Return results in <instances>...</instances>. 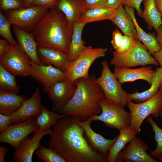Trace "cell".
I'll list each match as a JSON object with an SVG mask.
<instances>
[{
	"instance_id": "6da1fadb",
	"label": "cell",
	"mask_w": 162,
	"mask_h": 162,
	"mask_svg": "<svg viewBox=\"0 0 162 162\" xmlns=\"http://www.w3.org/2000/svg\"><path fill=\"white\" fill-rule=\"evenodd\" d=\"M76 117L67 116L53 126L49 148L66 162H106L90 145Z\"/></svg>"
},
{
	"instance_id": "ffe728a7",
	"label": "cell",
	"mask_w": 162,
	"mask_h": 162,
	"mask_svg": "<svg viewBox=\"0 0 162 162\" xmlns=\"http://www.w3.org/2000/svg\"><path fill=\"white\" fill-rule=\"evenodd\" d=\"M113 73L121 84L142 80L151 85L155 75V71L153 70L151 67L136 69L115 68Z\"/></svg>"
},
{
	"instance_id": "d590c367",
	"label": "cell",
	"mask_w": 162,
	"mask_h": 162,
	"mask_svg": "<svg viewBox=\"0 0 162 162\" xmlns=\"http://www.w3.org/2000/svg\"><path fill=\"white\" fill-rule=\"evenodd\" d=\"M138 40L124 34L123 35L118 50L115 51L120 53L126 52L135 46Z\"/></svg>"
},
{
	"instance_id": "f35d334b",
	"label": "cell",
	"mask_w": 162,
	"mask_h": 162,
	"mask_svg": "<svg viewBox=\"0 0 162 162\" xmlns=\"http://www.w3.org/2000/svg\"><path fill=\"white\" fill-rule=\"evenodd\" d=\"M143 0H125L123 5L124 6L132 7L136 10L138 16L142 17V11L140 5Z\"/></svg>"
},
{
	"instance_id": "9c48e42d",
	"label": "cell",
	"mask_w": 162,
	"mask_h": 162,
	"mask_svg": "<svg viewBox=\"0 0 162 162\" xmlns=\"http://www.w3.org/2000/svg\"><path fill=\"white\" fill-rule=\"evenodd\" d=\"M49 9L30 6L6 12V17L11 25L28 32H33L45 16Z\"/></svg>"
},
{
	"instance_id": "d6a6232c",
	"label": "cell",
	"mask_w": 162,
	"mask_h": 162,
	"mask_svg": "<svg viewBox=\"0 0 162 162\" xmlns=\"http://www.w3.org/2000/svg\"><path fill=\"white\" fill-rule=\"evenodd\" d=\"M35 153L38 158L45 162H66L52 149L43 146H40Z\"/></svg>"
},
{
	"instance_id": "5bb4252c",
	"label": "cell",
	"mask_w": 162,
	"mask_h": 162,
	"mask_svg": "<svg viewBox=\"0 0 162 162\" xmlns=\"http://www.w3.org/2000/svg\"><path fill=\"white\" fill-rule=\"evenodd\" d=\"M76 89L75 83L73 84L67 80H63L44 89L52 102V111L57 112L64 106L73 96Z\"/></svg>"
},
{
	"instance_id": "ab89813d",
	"label": "cell",
	"mask_w": 162,
	"mask_h": 162,
	"mask_svg": "<svg viewBox=\"0 0 162 162\" xmlns=\"http://www.w3.org/2000/svg\"><path fill=\"white\" fill-rule=\"evenodd\" d=\"M123 35L117 28L115 29L113 32L111 43L115 51L118 50Z\"/></svg>"
},
{
	"instance_id": "44dd1931",
	"label": "cell",
	"mask_w": 162,
	"mask_h": 162,
	"mask_svg": "<svg viewBox=\"0 0 162 162\" xmlns=\"http://www.w3.org/2000/svg\"><path fill=\"white\" fill-rule=\"evenodd\" d=\"M55 8L64 14L73 27L78 22L82 12L86 9L84 0H58Z\"/></svg>"
},
{
	"instance_id": "7c38bea8",
	"label": "cell",
	"mask_w": 162,
	"mask_h": 162,
	"mask_svg": "<svg viewBox=\"0 0 162 162\" xmlns=\"http://www.w3.org/2000/svg\"><path fill=\"white\" fill-rule=\"evenodd\" d=\"M146 143L136 136L125 146L118 155L116 162H158L146 152Z\"/></svg>"
},
{
	"instance_id": "f1b7e54d",
	"label": "cell",
	"mask_w": 162,
	"mask_h": 162,
	"mask_svg": "<svg viewBox=\"0 0 162 162\" xmlns=\"http://www.w3.org/2000/svg\"><path fill=\"white\" fill-rule=\"evenodd\" d=\"M144 10L142 17L148 25V29L153 28L157 32L159 27L162 25L161 17L155 6L154 0H143Z\"/></svg>"
},
{
	"instance_id": "d4e9b609",
	"label": "cell",
	"mask_w": 162,
	"mask_h": 162,
	"mask_svg": "<svg viewBox=\"0 0 162 162\" xmlns=\"http://www.w3.org/2000/svg\"><path fill=\"white\" fill-rule=\"evenodd\" d=\"M119 131V134L109 150L106 162H116L118 155L126 145L130 142L138 134L135 130L130 127L121 129Z\"/></svg>"
},
{
	"instance_id": "7402d4cb",
	"label": "cell",
	"mask_w": 162,
	"mask_h": 162,
	"mask_svg": "<svg viewBox=\"0 0 162 162\" xmlns=\"http://www.w3.org/2000/svg\"><path fill=\"white\" fill-rule=\"evenodd\" d=\"M124 8L131 17L133 22L138 40L143 43L150 54L153 55L160 49L155 33H146L142 29L136 19L134 8L124 6Z\"/></svg>"
},
{
	"instance_id": "ee69618b",
	"label": "cell",
	"mask_w": 162,
	"mask_h": 162,
	"mask_svg": "<svg viewBox=\"0 0 162 162\" xmlns=\"http://www.w3.org/2000/svg\"><path fill=\"white\" fill-rule=\"evenodd\" d=\"M9 150V148H7L3 145L0 146V162H5V157L7 152Z\"/></svg>"
},
{
	"instance_id": "f907efd6",
	"label": "cell",
	"mask_w": 162,
	"mask_h": 162,
	"mask_svg": "<svg viewBox=\"0 0 162 162\" xmlns=\"http://www.w3.org/2000/svg\"><path fill=\"white\" fill-rule=\"evenodd\" d=\"M157 158L160 161H162V154L159 155Z\"/></svg>"
},
{
	"instance_id": "b9f144b4",
	"label": "cell",
	"mask_w": 162,
	"mask_h": 162,
	"mask_svg": "<svg viewBox=\"0 0 162 162\" xmlns=\"http://www.w3.org/2000/svg\"><path fill=\"white\" fill-rule=\"evenodd\" d=\"M11 45L6 39L0 40V56L7 52L11 47Z\"/></svg>"
},
{
	"instance_id": "e575fe53",
	"label": "cell",
	"mask_w": 162,
	"mask_h": 162,
	"mask_svg": "<svg viewBox=\"0 0 162 162\" xmlns=\"http://www.w3.org/2000/svg\"><path fill=\"white\" fill-rule=\"evenodd\" d=\"M23 8L21 0H0V9L6 12Z\"/></svg>"
},
{
	"instance_id": "4fadbf2b",
	"label": "cell",
	"mask_w": 162,
	"mask_h": 162,
	"mask_svg": "<svg viewBox=\"0 0 162 162\" xmlns=\"http://www.w3.org/2000/svg\"><path fill=\"white\" fill-rule=\"evenodd\" d=\"M30 75L42 84L44 89L66 79L65 72L50 65L38 64L31 61Z\"/></svg>"
},
{
	"instance_id": "d6986e66",
	"label": "cell",
	"mask_w": 162,
	"mask_h": 162,
	"mask_svg": "<svg viewBox=\"0 0 162 162\" xmlns=\"http://www.w3.org/2000/svg\"><path fill=\"white\" fill-rule=\"evenodd\" d=\"M37 52L41 62L51 64L63 71L65 72L70 65L68 52L38 45Z\"/></svg>"
},
{
	"instance_id": "7a4b0ae2",
	"label": "cell",
	"mask_w": 162,
	"mask_h": 162,
	"mask_svg": "<svg viewBox=\"0 0 162 162\" xmlns=\"http://www.w3.org/2000/svg\"><path fill=\"white\" fill-rule=\"evenodd\" d=\"M96 77L92 74L76 80L75 92L68 102L57 112L76 117L83 121L94 115L100 114L99 104L104 97L100 87L96 83Z\"/></svg>"
},
{
	"instance_id": "ac0fdd59",
	"label": "cell",
	"mask_w": 162,
	"mask_h": 162,
	"mask_svg": "<svg viewBox=\"0 0 162 162\" xmlns=\"http://www.w3.org/2000/svg\"><path fill=\"white\" fill-rule=\"evenodd\" d=\"M13 31L16 38L17 46L33 62L42 64L38 54V44L33 32H28L14 26Z\"/></svg>"
},
{
	"instance_id": "e0dca14e",
	"label": "cell",
	"mask_w": 162,
	"mask_h": 162,
	"mask_svg": "<svg viewBox=\"0 0 162 162\" xmlns=\"http://www.w3.org/2000/svg\"><path fill=\"white\" fill-rule=\"evenodd\" d=\"M41 99L40 89L37 88L31 96L10 116L12 124L22 122L32 117H38L40 113Z\"/></svg>"
},
{
	"instance_id": "f6af8a7d",
	"label": "cell",
	"mask_w": 162,
	"mask_h": 162,
	"mask_svg": "<svg viewBox=\"0 0 162 162\" xmlns=\"http://www.w3.org/2000/svg\"><path fill=\"white\" fill-rule=\"evenodd\" d=\"M153 55L154 58L157 61L159 65L162 67V49L155 53Z\"/></svg>"
},
{
	"instance_id": "cb8c5ba5",
	"label": "cell",
	"mask_w": 162,
	"mask_h": 162,
	"mask_svg": "<svg viewBox=\"0 0 162 162\" xmlns=\"http://www.w3.org/2000/svg\"><path fill=\"white\" fill-rule=\"evenodd\" d=\"M116 15L112 21L122 32L124 35L138 40L137 32L132 18L123 5L116 9Z\"/></svg>"
},
{
	"instance_id": "c3c4849f",
	"label": "cell",
	"mask_w": 162,
	"mask_h": 162,
	"mask_svg": "<svg viewBox=\"0 0 162 162\" xmlns=\"http://www.w3.org/2000/svg\"><path fill=\"white\" fill-rule=\"evenodd\" d=\"M33 0H21L23 8H26L30 6Z\"/></svg>"
},
{
	"instance_id": "60d3db41",
	"label": "cell",
	"mask_w": 162,
	"mask_h": 162,
	"mask_svg": "<svg viewBox=\"0 0 162 162\" xmlns=\"http://www.w3.org/2000/svg\"><path fill=\"white\" fill-rule=\"evenodd\" d=\"M12 124L10 116L0 113V133L4 131Z\"/></svg>"
},
{
	"instance_id": "1f68e13d",
	"label": "cell",
	"mask_w": 162,
	"mask_h": 162,
	"mask_svg": "<svg viewBox=\"0 0 162 162\" xmlns=\"http://www.w3.org/2000/svg\"><path fill=\"white\" fill-rule=\"evenodd\" d=\"M146 118L152 126L154 133V140L157 144L156 148L153 151H151L149 155L155 159L162 154V129L154 122L151 116H148Z\"/></svg>"
},
{
	"instance_id": "5b68a950",
	"label": "cell",
	"mask_w": 162,
	"mask_h": 162,
	"mask_svg": "<svg viewBox=\"0 0 162 162\" xmlns=\"http://www.w3.org/2000/svg\"><path fill=\"white\" fill-rule=\"evenodd\" d=\"M107 51V48L86 46L65 72L66 80L74 84L79 78L88 77L91 65L97 59L104 56Z\"/></svg>"
},
{
	"instance_id": "8fae6325",
	"label": "cell",
	"mask_w": 162,
	"mask_h": 162,
	"mask_svg": "<svg viewBox=\"0 0 162 162\" xmlns=\"http://www.w3.org/2000/svg\"><path fill=\"white\" fill-rule=\"evenodd\" d=\"M37 117H32L22 122L10 125L0 134V142L8 144L16 149L26 137L39 130Z\"/></svg>"
},
{
	"instance_id": "f546056e",
	"label": "cell",
	"mask_w": 162,
	"mask_h": 162,
	"mask_svg": "<svg viewBox=\"0 0 162 162\" xmlns=\"http://www.w3.org/2000/svg\"><path fill=\"white\" fill-rule=\"evenodd\" d=\"M68 116L65 114L50 111L41 105L40 113L37 118V123L39 129L37 131L50 129L59 120Z\"/></svg>"
},
{
	"instance_id": "bcb514c9",
	"label": "cell",
	"mask_w": 162,
	"mask_h": 162,
	"mask_svg": "<svg viewBox=\"0 0 162 162\" xmlns=\"http://www.w3.org/2000/svg\"><path fill=\"white\" fill-rule=\"evenodd\" d=\"M157 32L156 38L160 49H162V25L159 27Z\"/></svg>"
},
{
	"instance_id": "4dcf8cb0",
	"label": "cell",
	"mask_w": 162,
	"mask_h": 162,
	"mask_svg": "<svg viewBox=\"0 0 162 162\" xmlns=\"http://www.w3.org/2000/svg\"><path fill=\"white\" fill-rule=\"evenodd\" d=\"M15 76L0 65V90L18 94L20 87L17 85Z\"/></svg>"
},
{
	"instance_id": "603a6c76",
	"label": "cell",
	"mask_w": 162,
	"mask_h": 162,
	"mask_svg": "<svg viewBox=\"0 0 162 162\" xmlns=\"http://www.w3.org/2000/svg\"><path fill=\"white\" fill-rule=\"evenodd\" d=\"M27 99L24 96L0 90V112L10 116L21 107Z\"/></svg>"
},
{
	"instance_id": "7bdbcfd3",
	"label": "cell",
	"mask_w": 162,
	"mask_h": 162,
	"mask_svg": "<svg viewBox=\"0 0 162 162\" xmlns=\"http://www.w3.org/2000/svg\"><path fill=\"white\" fill-rule=\"evenodd\" d=\"M124 0H107V6L111 8L116 9L120 5H123Z\"/></svg>"
},
{
	"instance_id": "816d5d0a",
	"label": "cell",
	"mask_w": 162,
	"mask_h": 162,
	"mask_svg": "<svg viewBox=\"0 0 162 162\" xmlns=\"http://www.w3.org/2000/svg\"><path fill=\"white\" fill-rule=\"evenodd\" d=\"M159 90L160 91L162 94V82L160 86Z\"/></svg>"
},
{
	"instance_id": "8d00e7d4",
	"label": "cell",
	"mask_w": 162,
	"mask_h": 162,
	"mask_svg": "<svg viewBox=\"0 0 162 162\" xmlns=\"http://www.w3.org/2000/svg\"><path fill=\"white\" fill-rule=\"evenodd\" d=\"M58 0H33L30 6L41 7L51 10L55 8Z\"/></svg>"
},
{
	"instance_id": "7dc6e473",
	"label": "cell",
	"mask_w": 162,
	"mask_h": 162,
	"mask_svg": "<svg viewBox=\"0 0 162 162\" xmlns=\"http://www.w3.org/2000/svg\"><path fill=\"white\" fill-rule=\"evenodd\" d=\"M154 3L157 10L162 18V0H154Z\"/></svg>"
},
{
	"instance_id": "2e32d148",
	"label": "cell",
	"mask_w": 162,
	"mask_h": 162,
	"mask_svg": "<svg viewBox=\"0 0 162 162\" xmlns=\"http://www.w3.org/2000/svg\"><path fill=\"white\" fill-rule=\"evenodd\" d=\"M92 122L88 118L83 121H79V123L84 130L86 138L91 146L106 159L109 150L116 140L118 135L113 139L105 138L92 129L91 123Z\"/></svg>"
},
{
	"instance_id": "74e56055",
	"label": "cell",
	"mask_w": 162,
	"mask_h": 162,
	"mask_svg": "<svg viewBox=\"0 0 162 162\" xmlns=\"http://www.w3.org/2000/svg\"><path fill=\"white\" fill-rule=\"evenodd\" d=\"M86 9L107 7V0H84Z\"/></svg>"
},
{
	"instance_id": "484cf974",
	"label": "cell",
	"mask_w": 162,
	"mask_h": 162,
	"mask_svg": "<svg viewBox=\"0 0 162 162\" xmlns=\"http://www.w3.org/2000/svg\"><path fill=\"white\" fill-rule=\"evenodd\" d=\"M162 82V67L157 68L150 88L141 92L137 90L133 93H127L128 100L137 103L147 100L155 96L158 92Z\"/></svg>"
},
{
	"instance_id": "3957f363",
	"label": "cell",
	"mask_w": 162,
	"mask_h": 162,
	"mask_svg": "<svg viewBox=\"0 0 162 162\" xmlns=\"http://www.w3.org/2000/svg\"><path fill=\"white\" fill-rule=\"evenodd\" d=\"M73 28L64 14L54 8L48 11L33 32L38 46L68 52Z\"/></svg>"
},
{
	"instance_id": "ba28073f",
	"label": "cell",
	"mask_w": 162,
	"mask_h": 162,
	"mask_svg": "<svg viewBox=\"0 0 162 162\" xmlns=\"http://www.w3.org/2000/svg\"><path fill=\"white\" fill-rule=\"evenodd\" d=\"M101 63L102 66L101 74L96 79V83L102 89L106 99L124 107L128 100L127 93L123 89L121 84L111 72L107 62L104 61Z\"/></svg>"
},
{
	"instance_id": "52a82bcc",
	"label": "cell",
	"mask_w": 162,
	"mask_h": 162,
	"mask_svg": "<svg viewBox=\"0 0 162 162\" xmlns=\"http://www.w3.org/2000/svg\"><path fill=\"white\" fill-rule=\"evenodd\" d=\"M131 115L130 127L138 134L144 120L151 115L153 117H159L160 110L162 107V94L159 90L153 97L144 102L135 103L128 100L127 104Z\"/></svg>"
},
{
	"instance_id": "681fc988",
	"label": "cell",
	"mask_w": 162,
	"mask_h": 162,
	"mask_svg": "<svg viewBox=\"0 0 162 162\" xmlns=\"http://www.w3.org/2000/svg\"><path fill=\"white\" fill-rule=\"evenodd\" d=\"M159 116L162 119V107L160 109L159 112Z\"/></svg>"
},
{
	"instance_id": "8992f818",
	"label": "cell",
	"mask_w": 162,
	"mask_h": 162,
	"mask_svg": "<svg viewBox=\"0 0 162 162\" xmlns=\"http://www.w3.org/2000/svg\"><path fill=\"white\" fill-rule=\"evenodd\" d=\"M113 56L110 63L115 68H130L140 65H159L145 46L139 40L135 46L126 52L120 53L113 51Z\"/></svg>"
},
{
	"instance_id": "4316f807",
	"label": "cell",
	"mask_w": 162,
	"mask_h": 162,
	"mask_svg": "<svg viewBox=\"0 0 162 162\" xmlns=\"http://www.w3.org/2000/svg\"><path fill=\"white\" fill-rule=\"evenodd\" d=\"M116 9L108 7L86 9L82 12L78 22L86 24L105 20L112 21Z\"/></svg>"
},
{
	"instance_id": "836d02e7",
	"label": "cell",
	"mask_w": 162,
	"mask_h": 162,
	"mask_svg": "<svg viewBox=\"0 0 162 162\" xmlns=\"http://www.w3.org/2000/svg\"><path fill=\"white\" fill-rule=\"evenodd\" d=\"M11 24L6 16L0 11V34L12 45H17V42L13 38L10 27Z\"/></svg>"
},
{
	"instance_id": "83f0119b",
	"label": "cell",
	"mask_w": 162,
	"mask_h": 162,
	"mask_svg": "<svg viewBox=\"0 0 162 162\" xmlns=\"http://www.w3.org/2000/svg\"><path fill=\"white\" fill-rule=\"evenodd\" d=\"M86 25L84 23L78 22L73 26L72 39L68 52L70 62L77 57L86 47L85 43L82 38V31Z\"/></svg>"
},
{
	"instance_id": "277c9868",
	"label": "cell",
	"mask_w": 162,
	"mask_h": 162,
	"mask_svg": "<svg viewBox=\"0 0 162 162\" xmlns=\"http://www.w3.org/2000/svg\"><path fill=\"white\" fill-rule=\"evenodd\" d=\"M99 104L102 112L99 115L89 118L92 122L101 121L105 126L118 130L130 127V114L126 111L123 106L105 97L100 99Z\"/></svg>"
},
{
	"instance_id": "30bf717a",
	"label": "cell",
	"mask_w": 162,
	"mask_h": 162,
	"mask_svg": "<svg viewBox=\"0 0 162 162\" xmlns=\"http://www.w3.org/2000/svg\"><path fill=\"white\" fill-rule=\"evenodd\" d=\"M30 62L17 45H12L0 56V65L15 76L30 75Z\"/></svg>"
},
{
	"instance_id": "9a60e30c",
	"label": "cell",
	"mask_w": 162,
	"mask_h": 162,
	"mask_svg": "<svg viewBox=\"0 0 162 162\" xmlns=\"http://www.w3.org/2000/svg\"><path fill=\"white\" fill-rule=\"evenodd\" d=\"M51 129L34 133L32 138L26 137L14 153L13 159L16 162H32L34 152L40 146V141L45 135L50 134Z\"/></svg>"
}]
</instances>
